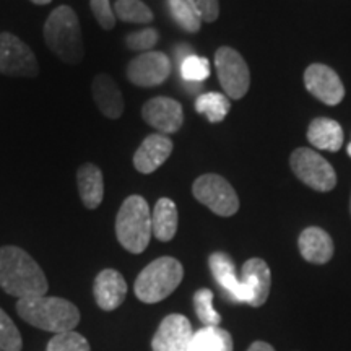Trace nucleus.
I'll use <instances>...</instances> for the list:
<instances>
[{
	"mask_svg": "<svg viewBox=\"0 0 351 351\" xmlns=\"http://www.w3.org/2000/svg\"><path fill=\"white\" fill-rule=\"evenodd\" d=\"M0 288L10 296H46L47 280L36 261L16 245L0 247Z\"/></svg>",
	"mask_w": 351,
	"mask_h": 351,
	"instance_id": "obj_1",
	"label": "nucleus"
},
{
	"mask_svg": "<svg viewBox=\"0 0 351 351\" xmlns=\"http://www.w3.org/2000/svg\"><path fill=\"white\" fill-rule=\"evenodd\" d=\"M16 313L29 326L52 333L73 330L80 322L78 307L57 296L23 298L16 302Z\"/></svg>",
	"mask_w": 351,
	"mask_h": 351,
	"instance_id": "obj_2",
	"label": "nucleus"
},
{
	"mask_svg": "<svg viewBox=\"0 0 351 351\" xmlns=\"http://www.w3.org/2000/svg\"><path fill=\"white\" fill-rule=\"evenodd\" d=\"M44 39L51 52L65 64H80L85 56L80 21L72 7L60 5L51 12L44 25Z\"/></svg>",
	"mask_w": 351,
	"mask_h": 351,
	"instance_id": "obj_3",
	"label": "nucleus"
},
{
	"mask_svg": "<svg viewBox=\"0 0 351 351\" xmlns=\"http://www.w3.org/2000/svg\"><path fill=\"white\" fill-rule=\"evenodd\" d=\"M152 212L142 195H130L121 205L116 217V236L125 251L142 254L150 244Z\"/></svg>",
	"mask_w": 351,
	"mask_h": 351,
	"instance_id": "obj_4",
	"label": "nucleus"
},
{
	"mask_svg": "<svg viewBox=\"0 0 351 351\" xmlns=\"http://www.w3.org/2000/svg\"><path fill=\"white\" fill-rule=\"evenodd\" d=\"M184 278L182 263L174 257H160L148 263L135 280V296L147 304L168 298Z\"/></svg>",
	"mask_w": 351,
	"mask_h": 351,
	"instance_id": "obj_5",
	"label": "nucleus"
},
{
	"mask_svg": "<svg viewBox=\"0 0 351 351\" xmlns=\"http://www.w3.org/2000/svg\"><path fill=\"white\" fill-rule=\"evenodd\" d=\"M293 173L313 191L330 192L337 186V174L332 165L313 148H296L289 158Z\"/></svg>",
	"mask_w": 351,
	"mask_h": 351,
	"instance_id": "obj_6",
	"label": "nucleus"
},
{
	"mask_svg": "<svg viewBox=\"0 0 351 351\" xmlns=\"http://www.w3.org/2000/svg\"><path fill=\"white\" fill-rule=\"evenodd\" d=\"M192 194L202 205L218 217H232L239 210V197L225 178L218 174H204L195 179Z\"/></svg>",
	"mask_w": 351,
	"mask_h": 351,
	"instance_id": "obj_7",
	"label": "nucleus"
},
{
	"mask_svg": "<svg viewBox=\"0 0 351 351\" xmlns=\"http://www.w3.org/2000/svg\"><path fill=\"white\" fill-rule=\"evenodd\" d=\"M215 67L218 80L230 99H241L251 86V72L243 56L232 47L223 46L215 52Z\"/></svg>",
	"mask_w": 351,
	"mask_h": 351,
	"instance_id": "obj_8",
	"label": "nucleus"
},
{
	"mask_svg": "<svg viewBox=\"0 0 351 351\" xmlns=\"http://www.w3.org/2000/svg\"><path fill=\"white\" fill-rule=\"evenodd\" d=\"M0 73L8 77H36L39 65L29 46L15 34H0Z\"/></svg>",
	"mask_w": 351,
	"mask_h": 351,
	"instance_id": "obj_9",
	"label": "nucleus"
},
{
	"mask_svg": "<svg viewBox=\"0 0 351 351\" xmlns=\"http://www.w3.org/2000/svg\"><path fill=\"white\" fill-rule=\"evenodd\" d=\"M171 60L160 51H148L135 57L127 67V78L135 86L152 88L168 80Z\"/></svg>",
	"mask_w": 351,
	"mask_h": 351,
	"instance_id": "obj_10",
	"label": "nucleus"
},
{
	"mask_svg": "<svg viewBox=\"0 0 351 351\" xmlns=\"http://www.w3.org/2000/svg\"><path fill=\"white\" fill-rule=\"evenodd\" d=\"M304 85L314 98L337 106L345 98V86L339 73L326 64H311L304 72Z\"/></svg>",
	"mask_w": 351,
	"mask_h": 351,
	"instance_id": "obj_11",
	"label": "nucleus"
},
{
	"mask_svg": "<svg viewBox=\"0 0 351 351\" xmlns=\"http://www.w3.org/2000/svg\"><path fill=\"white\" fill-rule=\"evenodd\" d=\"M194 330L186 315L169 314L161 320L152 340L153 351H189Z\"/></svg>",
	"mask_w": 351,
	"mask_h": 351,
	"instance_id": "obj_12",
	"label": "nucleus"
},
{
	"mask_svg": "<svg viewBox=\"0 0 351 351\" xmlns=\"http://www.w3.org/2000/svg\"><path fill=\"white\" fill-rule=\"evenodd\" d=\"M241 283L244 288V302L252 307H261L267 302L271 287V274L263 258L252 257L244 262L241 270Z\"/></svg>",
	"mask_w": 351,
	"mask_h": 351,
	"instance_id": "obj_13",
	"label": "nucleus"
},
{
	"mask_svg": "<svg viewBox=\"0 0 351 351\" xmlns=\"http://www.w3.org/2000/svg\"><path fill=\"white\" fill-rule=\"evenodd\" d=\"M142 117L148 125L156 129L160 134L169 135L182 127L184 111L181 103L166 96H158L145 103Z\"/></svg>",
	"mask_w": 351,
	"mask_h": 351,
	"instance_id": "obj_14",
	"label": "nucleus"
},
{
	"mask_svg": "<svg viewBox=\"0 0 351 351\" xmlns=\"http://www.w3.org/2000/svg\"><path fill=\"white\" fill-rule=\"evenodd\" d=\"M173 153V142L168 135L152 134L143 140L134 155V166L138 173H155Z\"/></svg>",
	"mask_w": 351,
	"mask_h": 351,
	"instance_id": "obj_15",
	"label": "nucleus"
},
{
	"mask_svg": "<svg viewBox=\"0 0 351 351\" xmlns=\"http://www.w3.org/2000/svg\"><path fill=\"white\" fill-rule=\"evenodd\" d=\"M93 295L98 304L103 311L117 309L127 296V283L125 278L117 270L106 269L99 271L95 278Z\"/></svg>",
	"mask_w": 351,
	"mask_h": 351,
	"instance_id": "obj_16",
	"label": "nucleus"
},
{
	"mask_svg": "<svg viewBox=\"0 0 351 351\" xmlns=\"http://www.w3.org/2000/svg\"><path fill=\"white\" fill-rule=\"evenodd\" d=\"M215 282L232 302H244V288L236 275V265L226 252H213L208 258Z\"/></svg>",
	"mask_w": 351,
	"mask_h": 351,
	"instance_id": "obj_17",
	"label": "nucleus"
},
{
	"mask_svg": "<svg viewBox=\"0 0 351 351\" xmlns=\"http://www.w3.org/2000/svg\"><path fill=\"white\" fill-rule=\"evenodd\" d=\"M298 247L304 261L315 265H324L333 257V241L326 230L317 226H309L300 234Z\"/></svg>",
	"mask_w": 351,
	"mask_h": 351,
	"instance_id": "obj_18",
	"label": "nucleus"
},
{
	"mask_svg": "<svg viewBox=\"0 0 351 351\" xmlns=\"http://www.w3.org/2000/svg\"><path fill=\"white\" fill-rule=\"evenodd\" d=\"M93 98L99 112L109 119H119L124 112V98L119 86L108 73H99L95 77Z\"/></svg>",
	"mask_w": 351,
	"mask_h": 351,
	"instance_id": "obj_19",
	"label": "nucleus"
},
{
	"mask_svg": "<svg viewBox=\"0 0 351 351\" xmlns=\"http://www.w3.org/2000/svg\"><path fill=\"white\" fill-rule=\"evenodd\" d=\"M307 140L317 150L339 152L343 145V129L328 117H315L307 129Z\"/></svg>",
	"mask_w": 351,
	"mask_h": 351,
	"instance_id": "obj_20",
	"label": "nucleus"
},
{
	"mask_svg": "<svg viewBox=\"0 0 351 351\" xmlns=\"http://www.w3.org/2000/svg\"><path fill=\"white\" fill-rule=\"evenodd\" d=\"M77 182L83 205L88 210L98 208L104 199V179L98 166L83 165L77 173Z\"/></svg>",
	"mask_w": 351,
	"mask_h": 351,
	"instance_id": "obj_21",
	"label": "nucleus"
},
{
	"mask_svg": "<svg viewBox=\"0 0 351 351\" xmlns=\"http://www.w3.org/2000/svg\"><path fill=\"white\" fill-rule=\"evenodd\" d=\"M178 208L174 202L166 197L158 200L152 213V230L155 238L161 243H168L173 239L178 231Z\"/></svg>",
	"mask_w": 351,
	"mask_h": 351,
	"instance_id": "obj_22",
	"label": "nucleus"
},
{
	"mask_svg": "<svg viewBox=\"0 0 351 351\" xmlns=\"http://www.w3.org/2000/svg\"><path fill=\"white\" fill-rule=\"evenodd\" d=\"M189 351H234L232 337L221 327H202L194 332Z\"/></svg>",
	"mask_w": 351,
	"mask_h": 351,
	"instance_id": "obj_23",
	"label": "nucleus"
},
{
	"mask_svg": "<svg viewBox=\"0 0 351 351\" xmlns=\"http://www.w3.org/2000/svg\"><path fill=\"white\" fill-rule=\"evenodd\" d=\"M231 103L226 95L217 93V91H210V93L200 95L195 101V111L205 116L212 124L225 121V117L230 112Z\"/></svg>",
	"mask_w": 351,
	"mask_h": 351,
	"instance_id": "obj_24",
	"label": "nucleus"
},
{
	"mask_svg": "<svg viewBox=\"0 0 351 351\" xmlns=\"http://www.w3.org/2000/svg\"><path fill=\"white\" fill-rule=\"evenodd\" d=\"M168 7L171 15L176 23H178L184 32L187 33H197L200 32L202 19L199 12L195 10L189 0H168Z\"/></svg>",
	"mask_w": 351,
	"mask_h": 351,
	"instance_id": "obj_25",
	"label": "nucleus"
},
{
	"mask_svg": "<svg viewBox=\"0 0 351 351\" xmlns=\"http://www.w3.org/2000/svg\"><path fill=\"white\" fill-rule=\"evenodd\" d=\"M114 15L125 23H150L153 12L142 0H116Z\"/></svg>",
	"mask_w": 351,
	"mask_h": 351,
	"instance_id": "obj_26",
	"label": "nucleus"
},
{
	"mask_svg": "<svg viewBox=\"0 0 351 351\" xmlns=\"http://www.w3.org/2000/svg\"><path fill=\"white\" fill-rule=\"evenodd\" d=\"M213 291L208 288L197 289L194 295V307L197 317L204 324V327H218L221 322V315H219L213 307Z\"/></svg>",
	"mask_w": 351,
	"mask_h": 351,
	"instance_id": "obj_27",
	"label": "nucleus"
},
{
	"mask_svg": "<svg viewBox=\"0 0 351 351\" xmlns=\"http://www.w3.org/2000/svg\"><path fill=\"white\" fill-rule=\"evenodd\" d=\"M47 351H91L90 343L78 332L56 333L47 343Z\"/></svg>",
	"mask_w": 351,
	"mask_h": 351,
	"instance_id": "obj_28",
	"label": "nucleus"
},
{
	"mask_svg": "<svg viewBox=\"0 0 351 351\" xmlns=\"http://www.w3.org/2000/svg\"><path fill=\"white\" fill-rule=\"evenodd\" d=\"M181 77L186 82L200 83L210 77V64L205 57L186 56L181 62Z\"/></svg>",
	"mask_w": 351,
	"mask_h": 351,
	"instance_id": "obj_29",
	"label": "nucleus"
},
{
	"mask_svg": "<svg viewBox=\"0 0 351 351\" xmlns=\"http://www.w3.org/2000/svg\"><path fill=\"white\" fill-rule=\"evenodd\" d=\"M23 340L13 320L0 309V350L2 351H21Z\"/></svg>",
	"mask_w": 351,
	"mask_h": 351,
	"instance_id": "obj_30",
	"label": "nucleus"
},
{
	"mask_svg": "<svg viewBox=\"0 0 351 351\" xmlns=\"http://www.w3.org/2000/svg\"><path fill=\"white\" fill-rule=\"evenodd\" d=\"M158 39H160V34H158L156 29L145 28L142 32H135L129 34V36L125 38V44L132 51L148 52V49L158 43Z\"/></svg>",
	"mask_w": 351,
	"mask_h": 351,
	"instance_id": "obj_31",
	"label": "nucleus"
},
{
	"mask_svg": "<svg viewBox=\"0 0 351 351\" xmlns=\"http://www.w3.org/2000/svg\"><path fill=\"white\" fill-rule=\"evenodd\" d=\"M91 12L103 29H112L116 25V15L109 0H90Z\"/></svg>",
	"mask_w": 351,
	"mask_h": 351,
	"instance_id": "obj_32",
	"label": "nucleus"
},
{
	"mask_svg": "<svg viewBox=\"0 0 351 351\" xmlns=\"http://www.w3.org/2000/svg\"><path fill=\"white\" fill-rule=\"evenodd\" d=\"M199 12L202 21L213 23L219 15V2L218 0H189Z\"/></svg>",
	"mask_w": 351,
	"mask_h": 351,
	"instance_id": "obj_33",
	"label": "nucleus"
},
{
	"mask_svg": "<svg viewBox=\"0 0 351 351\" xmlns=\"http://www.w3.org/2000/svg\"><path fill=\"white\" fill-rule=\"evenodd\" d=\"M247 351H275L274 346L270 343H267V341H254V343L249 346Z\"/></svg>",
	"mask_w": 351,
	"mask_h": 351,
	"instance_id": "obj_34",
	"label": "nucleus"
},
{
	"mask_svg": "<svg viewBox=\"0 0 351 351\" xmlns=\"http://www.w3.org/2000/svg\"><path fill=\"white\" fill-rule=\"evenodd\" d=\"M33 3H36V5H46V3H51L52 0H32Z\"/></svg>",
	"mask_w": 351,
	"mask_h": 351,
	"instance_id": "obj_35",
	"label": "nucleus"
},
{
	"mask_svg": "<svg viewBox=\"0 0 351 351\" xmlns=\"http://www.w3.org/2000/svg\"><path fill=\"white\" fill-rule=\"evenodd\" d=\"M346 153H348V156L351 158V142H350V145H348V148H346Z\"/></svg>",
	"mask_w": 351,
	"mask_h": 351,
	"instance_id": "obj_36",
	"label": "nucleus"
},
{
	"mask_svg": "<svg viewBox=\"0 0 351 351\" xmlns=\"http://www.w3.org/2000/svg\"><path fill=\"white\" fill-rule=\"evenodd\" d=\"M350 215H351V197H350Z\"/></svg>",
	"mask_w": 351,
	"mask_h": 351,
	"instance_id": "obj_37",
	"label": "nucleus"
},
{
	"mask_svg": "<svg viewBox=\"0 0 351 351\" xmlns=\"http://www.w3.org/2000/svg\"><path fill=\"white\" fill-rule=\"evenodd\" d=\"M0 351H2V350H0Z\"/></svg>",
	"mask_w": 351,
	"mask_h": 351,
	"instance_id": "obj_38",
	"label": "nucleus"
}]
</instances>
